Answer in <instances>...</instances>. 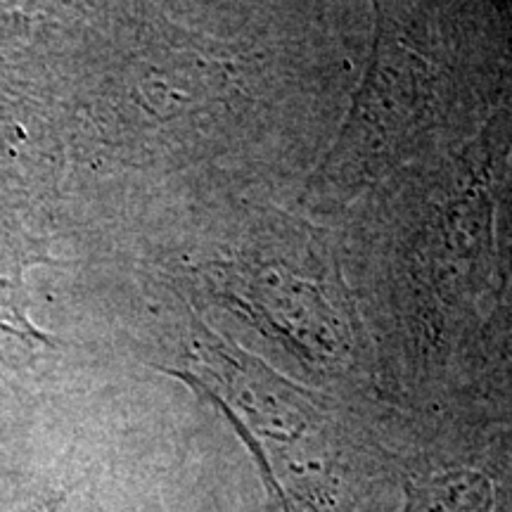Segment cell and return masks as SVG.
<instances>
[{"instance_id":"2","label":"cell","mask_w":512,"mask_h":512,"mask_svg":"<svg viewBox=\"0 0 512 512\" xmlns=\"http://www.w3.org/2000/svg\"><path fill=\"white\" fill-rule=\"evenodd\" d=\"M69 489L64 486H48L41 494L24 498L15 510L10 512H64V501H67Z\"/></svg>"},{"instance_id":"1","label":"cell","mask_w":512,"mask_h":512,"mask_svg":"<svg viewBox=\"0 0 512 512\" xmlns=\"http://www.w3.org/2000/svg\"><path fill=\"white\" fill-rule=\"evenodd\" d=\"M401 512H498V489L479 467H446L406 477Z\"/></svg>"}]
</instances>
